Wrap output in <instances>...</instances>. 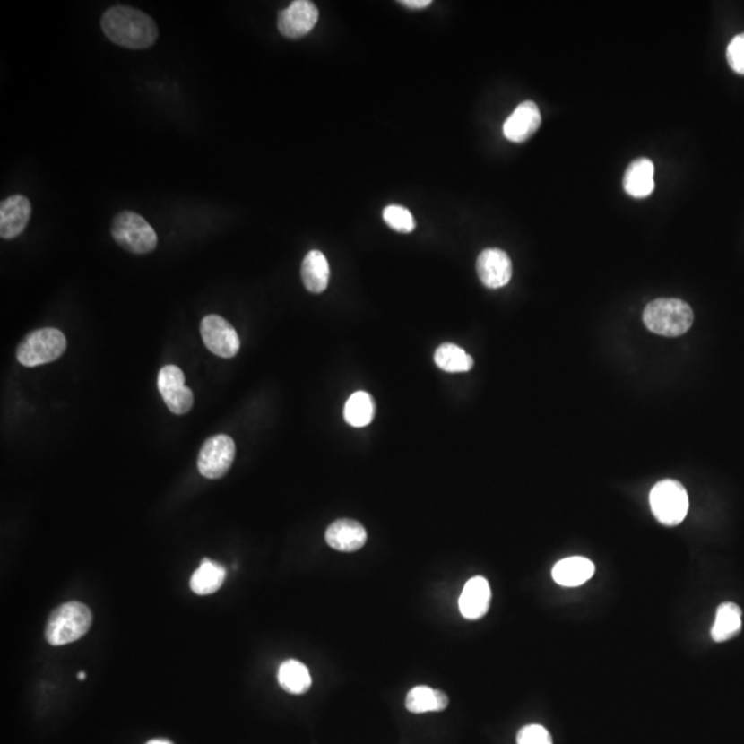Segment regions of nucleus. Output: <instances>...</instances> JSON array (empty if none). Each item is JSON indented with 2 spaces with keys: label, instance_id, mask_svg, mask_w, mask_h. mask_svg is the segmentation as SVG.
Returning a JSON list of instances; mask_svg holds the SVG:
<instances>
[{
  "label": "nucleus",
  "instance_id": "f257e3e1",
  "mask_svg": "<svg viewBox=\"0 0 744 744\" xmlns=\"http://www.w3.org/2000/svg\"><path fill=\"white\" fill-rule=\"evenodd\" d=\"M101 27L110 42L133 50L151 48L159 36L152 18L130 6L108 9L102 15Z\"/></svg>",
  "mask_w": 744,
  "mask_h": 744
},
{
  "label": "nucleus",
  "instance_id": "f03ea898",
  "mask_svg": "<svg viewBox=\"0 0 744 744\" xmlns=\"http://www.w3.org/2000/svg\"><path fill=\"white\" fill-rule=\"evenodd\" d=\"M91 610L82 602L72 601L56 608L46 623V641L60 646L78 641L91 627Z\"/></svg>",
  "mask_w": 744,
  "mask_h": 744
},
{
  "label": "nucleus",
  "instance_id": "7ed1b4c3",
  "mask_svg": "<svg viewBox=\"0 0 744 744\" xmlns=\"http://www.w3.org/2000/svg\"><path fill=\"white\" fill-rule=\"evenodd\" d=\"M646 328L663 337H679L694 323V312L687 302L662 298L646 305L643 315Z\"/></svg>",
  "mask_w": 744,
  "mask_h": 744
},
{
  "label": "nucleus",
  "instance_id": "20e7f679",
  "mask_svg": "<svg viewBox=\"0 0 744 744\" xmlns=\"http://www.w3.org/2000/svg\"><path fill=\"white\" fill-rule=\"evenodd\" d=\"M110 232L120 247L133 254L152 253L158 246L155 229L137 212L117 214L112 221Z\"/></svg>",
  "mask_w": 744,
  "mask_h": 744
},
{
  "label": "nucleus",
  "instance_id": "39448f33",
  "mask_svg": "<svg viewBox=\"0 0 744 744\" xmlns=\"http://www.w3.org/2000/svg\"><path fill=\"white\" fill-rule=\"evenodd\" d=\"M66 338L57 328H42L28 333L17 348V360L25 367L53 363L64 355Z\"/></svg>",
  "mask_w": 744,
  "mask_h": 744
},
{
  "label": "nucleus",
  "instance_id": "423d86ee",
  "mask_svg": "<svg viewBox=\"0 0 744 744\" xmlns=\"http://www.w3.org/2000/svg\"><path fill=\"white\" fill-rule=\"evenodd\" d=\"M649 505L659 523L667 527H676L687 517L689 497L681 482L663 480L649 494Z\"/></svg>",
  "mask_w": 744,
  "mask_h": 744
},
{
  "label": "nucleus",
  "instance_id": "0eeeda50",
  "mask_svg": "<svg viewBox=\"0 0 744 744\" xmlns=\"http://www.w3.org/2000/svg\"><path fill=\"white\" fill-rule=\"evenodd\" d=\"M235 441L227 435H217L203 444L197 459L200 474L207 479L225 476L235 459Z\"/></svg>",
  "mask_w": 744,
  "mask_h": 744
},
{
  "label": "nucleus",
  "instance_id": "6e6552de",
  "mask_svg": "<svg viewBox=\"0 0 744 744\" xmlns=\"http://www.w3.org/2000/svg\"><path fill=\"white\" fill-rule=\"evenodd\" d=\"M203 342L210 351L222 359L235 358L240 349V340L233 325L218 315H209L200 324Z\"/></svg>",
  "mask_w": 744,
  "mask_h": 744
},
{
  "label": "nucleus",
  "instance_id": "1a4fd4ad",
  "mask_svg": "<svg viewBox=\"0 0 744 744\" xmlns=\"http://www.w3.org/2000/svg\"><path fill=\"white\" fill-rule=\"evenodd\" d=\"M158 387L164 402L173 414L184 415L191 411L194 394L185 386V376L177 366H166L159 371Z\"/></svg>",
  "mask_w": 744,
  "mask_h": 744
},
{
  "label": "nucleus",
  "instance_id": "9d476101",
  "mask_svg": "<svg viewBox=\"0 0 744 744\" xmlns=\"http://www.w3.org/2000/svg\"><path fill=\"white\" fill-rule=\"evenodd\" d=\"M319 22V9L309 0H295L277 18V28L281 35L298 39L307 35Z\"/></svg>",
  "mask_w": 744,
  "mask_h": 744
},
{
  "label": "nucleus",
  "instance_id": "9b49d317",
  "mask_svg": "<svg viewBox=\"0 0 744 744\" xmlns=\"http://www.w3.org/2000/svg\"><path fill=\"white\" fill-rule=\"evenodd\" d=\"M477 274L489 289H500L512 279L513 265L509 255L499 248H487L477 258Z\"/></svg>",
  "mask_w": 744,
  "mask_h": 744
},
{
  "label": "nucleus",
  "instance_id": "f8f14e48",
  "mask_svg": "<svg viewBox=\"0 0 744 744\" xmlns=\"http://www.w3.org/2000/svg\"><path fill=\"white\" fill-rule=\"evenodd\" d=\"M30 202L22 195L7 197L0 204V236L4 240L17 238L24 232L30 220Z\"/></svg>",
  "mask_w": 744,
  "mask_h": 744
},
{
  "label": "nucleus",
  "instance_id": "ddd939ff",
  "mask_svg": "<svg viewBox=\"0 0 744 744\" xmlns=\"http://www.w3.org/2000/svg\"><path fill=\"white\" fill-rule=\"evenodd\" d=\"M542 123L538 105L525 101L515 108L504 125V135L512 143H524L530 140Z\"/></svg>",
  "mask_w": 744,
  "mask_h": 744
},
{
  "label": "nucleus",
  "instance_id": "4468645a",
  "mask_svg": "<svg viewBox=\"0 0 744 744\" xmlns=\"http://www.w3.org/2000/svg\"><path fill=\"white\" fill-rule=\"evenodd\" d=\"M459 610L466 619L476 620L484 617L491 604V587L482 576H474L464 584L459 597Z\"/></svg>",
  "mask_w": 744,
  "mask_h": 744
},
{
  "label": "nucleus",
  "instance_id": "2eb2a0df",
  "mask_svg": "<svg viewBox=\"0 0 744 744\" xmlns=\"http://www.w3.org/2000/svg\"><path fill=\"white\" fill-rule=\"evenodd\" d=\"M325 541L335 550L350 553L360 550L366 545L367 531L358 521L342 518L327 528Z\"/></svg>",
  "mask_w": 744,
  "mask_h": 744
},
{
  "label": "nucleus",
  "instance_id": "dca6fc26",
  "mask_svg": "<svg viewBox=\"0 0 744 744\" xmlns=\"http://www.w3.org/2000/svg\"><path fill=\"white\" fill-rule=\"evenodd\" d=\"M655 166L649 159H637L626 170L623 188L630 196L644 199L655 189Z\"/></svg>",
  "mask_w": 744,
  "mask_h": 744
},
{
  "label": "nucleus",
  "instance_id": "f3484780",
  "mask_svg": "<svg viewBox=\"0 0 744 744\" xmlns=\"http://www.w3.org/2000/svg\"><path fill=\"white\" fill-rule=\"evenodd\" d=\"M595 567L584 557H568L553 568V579L560 586L576 587L586 584L594 575Z\"/></svg>",
  "mask_w": 744,
  "mask_h": 744
},
{
  "label": "nucleus",
  "instance_id": "a211bd4d",
  "mask_svg": "<svg viewBox=\"0 0 744 744\" xmlns=\"http://www.w3.org/2000/svg\"><path fill=\"white\" fill-rule=\"evenodd\" d=\"M301 276L307 291L313 294H322L327 290L328 281H330V265L322 251L312 250L307 253L302 263Z\"/></svg>",
  "mask_w": 744,
  "mask_h": 744
},
{
  "label": "nucleus",
  "instance_id": "6ab92c4d",
  "mask_svg": "<svg viewBox=\"0 0 744 744\" xmlns=\"http://www.w3.org/2000/svg\"><path fill=\"white\" fill-rule=\"evenodd\" d=\"M448 703L450 699L444 692L420 685V687L412 688L407 695L405 707L415 714H422V713L443 712L448 707Z\"/></svg>",
  "mask_w": 744,
  "mask_h": 744
},
{
  "label": "nucleus",
  "instance_id": "aec40b11",
  "mask_svg": "<svg viewBox=\"0 0 744 744\" xmlns=\"http://www.w3.org/2000/svg\"><path fill=\"white\" fill-rule=\"evenodd\" d=\"M741 630V610L733 602H723L718 607L712 637L715 643L732 640Z\"/></svg>",
  "mask_w": 744,
  "mask_h": 744
},
{
  "label": "nucleus",
  "instance_id": "412c9836",
  "mask_svg": "<svg viewBox=\"0 0 744 744\" xmlns=\"http://www.w3.org/2000/svg\"><path fill=\"white\" fill-rule=\"evenodd\" d=\"M227 578V571L212 560H203L191 578V589L197 595H209L218 592Z\"/></svg>",
  "mask_w": 744,
  "mask_h": 744
},
{
  "label": "nucleus",
  "instance_id": "4be33fe9",
  "mask_svg": "<svg viewBox=\"0 0 744 744\" xmlns=\"http://www.w3.org/2000/svg\"><path fill=\"white\" fill-rule=\"evenodd\" d=\"M277 679L284 691L294 695L305 694L309 691L310 685H312V677L307 667L294 659L281 663Z\"/></svg>",
  "mask_w": 744,
  "mask_h": 744
},
{
  "label": "nucleus",
  "instance_id": "5701e85b",
  "mask_svg": "<svg viewBox=\"0 0 744 744\" xmlns=\"http://www.w3.org/2000/svg\"><path fill=\"white\" fill-rule=\"evenodd\" d=\"M376 415V402L367 392H356L349 397L343 410L346 422L353 428L369 425Z\"/></svg>",
  "mask_w": 744,
  "mask_h": 744
},
{
  "label": "nucleus",
  "instance_id": "b1692460",
  "mask_svg": "<svg viewBox=\"0 0 744 744\" xmlns=\"http://www.w3.org/2000/svg\"><path fill=\"white\" fill-rule=\"evenodd\" d=\"M435 363L446 372H468L473 368V358L454 343H443L435 353Z\"/></svg>",
  "mask_w": 744,
  "mask_h": 744
},
{
  "label": "nucleus",
  "instance_id": "393cba45",
  "mask_svg": "<svg viewBox=\"0 0 744 744\" xmlns=\"http://www.w3.org/2000/svg\"><path fill=\"white\" fill-rule=\"evenodd\" d=\"M384 220L396 232L411 233L415 229L414 217L405 207L396 206V204L387 206L384 210Z\"/></svg>",
  "mask_w": 744,
  "mask_h": 744
},
{
  "label": "nucleus",
  "instance_id": "a878e982",
  "mask_svg": "<svg viewBox=\"0 0 744 744\" xmlns=\"http://www.w3.org/2000/svg\"><path fill=\"white\" fill-rule=\"evenodd\" d=\"M517 744H553V740L546 728L528 725L518 732Z\"/></svg>",
  "mask_w": 744,
  "mask_h": 744
},
{
  "label": "nucleus",
  "instance_id": "bb28decb",
  "mask_svg": "<svg viewBox=\"0 0 744 744\" xmlns=\"http://www.w3.org/2000/svg\"><path fill=\"white\" fill-rule=\"evenodd\" d=\"M727 58L731 68L739 74H744V33L735 36L727 48Z\"/></svg>",
  "mask_w": 744,
  "mask_h": 744
},
{
  "label": "nucleus",
  "instance_id": "cd10ccee",
  "mask_svg": "<svg viewBox=\"0 0 744 744\" xmlns=\"http://www.w3.org/2000/svg\"><path fill=\"white\" fill-rule=\"evenodd\" d=\"M400 4H404L408 9H426L432 4V0H402Z\"/></svg>",
  "mask_w": 744,
  "mask_h": 744
},
{
  "label": "nucleus",
  "instance_id": "c85d7f7f",
  "mask_svg": "<svg viewBox=\"0 0 744 744\" xmlns=\"http://www.w3.org/2000/svg\"><path fill=\"white\" fill-rule=\"evenodd\" d=\"M146 744H171L170 741L161 740V739H155V740L148 741Z\"/></svg>",
  "mask_w": 744,
  "mask_h": 744
},
{
  "label": "nucleus",
  "instance_id": "c756f323",
  "mask_svg": "<svg viewBox=\"0 0 744 744\" xmlns=\"http://www.w3.org/2000/svg\"><path fill=\"white\" fill-rule=\"evenodd\" d=\"M78 679H86V673H79V674H78Z\"/></svg>",
  "mask_w": 744,
  "mask_h": 744
}]
</instances>
